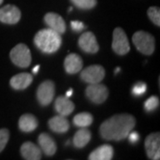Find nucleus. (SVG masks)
I'll return each instance as SVG.
<instances>
[{
  "label": "nucleus",
  "instance_id": "nucleus-1",
  "mask_svg": "<svg viewBox=\"0 0 160 160\" xmlns=\"http://www.w3.org/2000/svg\"><path fill=\"white\" fill-rule=\"evenodd\" d=\"M136 120L130 114H117L105 120L100 126V134L106 141L118 142L127 137L134 128Z\"/></svg>",
  "mask_w": 160,
  "mask_h": 160
},
{
  "label": "nucleus",
  "instance_id": "nucleus-2",
  "mask_svg": "<svg viewBox=\"0 0 160 160\" xmlns=\"http://www.w3.org/2000/svg\"><path fill=\"white\" fill-rule=\"evenodd\" d=\"M61 34L49 29L39 30L34 38L35 46L45 53H53L62 46Z\"/></svg>",
  "mask_w": 160,
  "mask_h": 160
},
{
  "label": "nucleus",
  "instance_id": "nucleus-3",
  "mask_svg": "<svg viewBox=\"0 0 160 160\" xmlns=\"http://www.w3.org/2000/svg\"><path fill=\"white\" fill-rule=\"evenodd\" d=\"M132 43L140 52L145 55H151L155 50V38L151 34L145 31H137L132 36Z\"/></svg>",
  "mask_w": 160,
  "mask_h": 160
},
{
  "label": "nucleus",
  "instance_id": "nucleus-4",
  "mask_svg": "<svg viewBox=\"0 0 160 160\" xmlns=\"http://www.w3.org/2000/svg\"><path fill=\"white\" fill-rule=\"evenodd\" d=\"M10 58L13 64L20 68H27L31 63V53L25 44H18L11 50Z\"/></svg>",
  "mask_w": 160,
  "mask_h": 160
},
{
  "label": "nucleus",
  "instance_id": "nucleus-5",
  "mask_svg": "<svg viewBox=\"0 0 160 160\" xmlns=\"http://www.w3.org/2000/svg\"><path fill=\"white\" fill-rule=\"evenodd\" d=\"M112 49L118 55H126L130 51V45L126 32L121 28H116L113 31Z\"/></svg>",
  "mask_w": 160,
  "mask_h": 160
},
{
  "label": "nucleus",
  "instance_id": "nucleus-6",
  "mask_svg": "<svg viewBox=\"0 0 160 160\" xmlns=\"http://www.w3.org/2000/svg\"><path fill=\"white\" fill-rule=\"evenodd\" d=\"M86 95L92 102L102 104L109 96V90L106 86L102 84H90L86 87Z\"/></svg>",
  "mask_w": 160,
  "mask_h": 160
},
{
  "label": "nucleus",
  "instance_id": "nucleus-7",
  "mask_svg": "<svg viewBox=\"0 0 160 160\" xmlns=\"http://www.w3.org/2000/svg\"><path fill=\"white\" fill-rule=\"evenodd\" d=\"M55 94V86L52 81L46 80L40 84L37 91V99L40 105L48 106L53 100Z\"/></svg>",
  "mask_w": 160,
  "mask_h": 160
},
{
  "label": "nucleus",
  "instance_id": "nucleus-8",
  "mask_svg": "<svg viewBox=\"0 0 160 160\" xmlns=\"http://www.w3.org/2000/svg\"><path fill=\"white\" fill-rule=\"evenodd\" d=\"M105 77V69L101 65H92L83 69L80 78L87 84H98Z\"/></svg>",
  "mask_w": 160,
  "mask_h": 160
},
{
  "label": "nucleus",
  "instance_id": "nucleus-9",
  "mask_svg": "<svg viewBox=\"0 0 160 160\" xmlns=\"http://www.w3.org/2000/svg\"><path fill=\"white\" fill-rule=\"evenodd\" d=\"M145 149L149 159L158 160L160 158V134L154 132L147 136L145 140Z\"/></svg>",
  "mask_w": 160,
  "mask_h": 160
},
{
  "label": "nucleus",
  "instance_id": "nucleus-10",
  "mask_svg": "<svg viewBox=\"0 0 160 160\" xmlns=\"http://www.w3.org/2000/svg\"><path fill=\"white\" fill-rule=\"evenodd\" d=\"M78 46L87 53H96L99 51L97 39L92 32L87 31L80 36Z\"/></svg>",
  "mask_w": 160,
  "mask_h": 160
},
{
  "label": "nucleus",
  "instance_id": "nucleus-11",
  "mask_svg": "<svg viewBox=\"0 0 160 160\" xmlns=\"http://www.w3.org/2000/svg\"><path fill=\"white\" fill-rule=\"evenodd\" d=\"M22 16L20 9L17 6L7 5L0 9V22L6 24L17 23Z\"/></svg>",
  "mask_w": 160,
  "mask_h": 160
},
{
  "label": "nucleus",
  "instance_id": "nucleus-12",
  "mask_svg": "<svg viewBox=\"0 0 160 160\" xmlns=\"http://www.w3.org/2000/svg\"><path fill=\"white\" fill-rule=\"evenodd\" d=\"M45 22L52 30L58 32L59 34H64L66 31V24L63 18L55 12H47L45 17Z\"/></svg>",
  "mask_w": 160,
  "mask_h": 160
},
{
  "label": "nucleus",
  "instance_id": "nucleus-13",
  "mask_svg": "<svg viewBox=\"0 0 160 160\" xmlns=\"http://www.w3.org/2000/svg\"><path fill=\"white\" fill-rule=\"evenodd\" d=\"M38 144H39L41 151L44 152V154L51 157L55 154L57 150V146L56 143L53 141V139L46 132H43L38 136Z\"/></svg>",
  "mask_w": 160,
  "mask_h": 160
},
{
  "label": "nucleus",
  "instance_id": "nucleus-14",
  "mask_svg": "<svg viewBox=\"0 0 160 160\" xmlns=\"http://www.w3.org/2000/svg\"><path fill=\"white\" fill-rule=\"evenodd\" d=\"M21 154L26 160H39L42 158V151L36 144L26 142L21 147Z\"/></svg>",
  "mask_w": 160,
  "mask_h": 160
},
{
  "label": "nucleus",
  "instance_id": "nucleus-15",
  "mask_svg": "<svg viewBox=\"0 0 160 160\" xmlns=\"http://www.w3.org/2000/svg\"><path fill=\"white\" fill-rule=\"evenodd\" d=\"M83 68V61L77 53H69L64 60V69L69 74H76Z\"/></svg>",
  "mask_w": 160,
  "mask_h": 160
},
{
  "label": "nucleus",
  "instance_id": "nucleus-16",
  "mask_svg": "<svg viewBox=\"0 0 160 160\" xmlns=\"http://www.w3.org/2000/svg\"><path fill=\"white\" fill-rule=\"evenodd\" d=\"M48 126L56 133H65L69 129V122L64 116L58 115L49 119Z\"/></svg>",
  "mask_w": 160,
  "mask_h": 160
},
{
  "label": "nucleus",
  "instance_id": "nucleus-17",
  "mask_svg": "<svg viewBox=\"0 0 160 160\" xmlns=\"http://www.w3.org/2000/svg\"><path fill=\"white\" fill-rule=\"evenodd\" d=\"M33 81V77L29 73H20L13 76L10 80V85L15 90H24L29 87Z\"/></svg>",
  "mask_w": 160,
  "mask_h": 160
},
{
  "label": "nucleus",
  "instance_id": "nucleus-18",
  "mask_svg": "<svg viewBox=\"0 0 160 160\" xmlns=\"http://www.w3.org/2000/svg\"><path fill=\"white\" fill-rule=\"evenodd\" d=\"M54 109L62 116H69L75 109L74 103L66 96H59L54 102Z\"/></svg>",
  "mask_w": 160,
  "mask_h": 160
},
{
  "label": "nucleus",
  "instance_id": "nucleus-19",
  "mask_svg": "<svg viewBox=\"0 0 160 160\" xmlns=\"http://www.w3.org/2000/svg\"><path fill=\"white\" fill-rule=\"evenodd\" d=\"M114 155V149L109 144H104L95 149L89 155L90 160H110Z\"/></svg>",
  "mask_w": 160,
  "mask_h": 160
},
{
  "label": "nucleus",
  "instance_id": "nucleus-20",
  "mask_svg": "<svg viewBox=\"0 0 160 160\" xmlns=\"http://www.w3.org/2000/svg\"><path fill=\"white\" fill-rule=\"evenodd\" d=\"M38 122L34 115L24 114L19 119V128L24 132H31L36 130Z\"/></svg>",
  "mask_w": 160,
  "mask_h": 160
},
{
  "label": "nucleus",
  "instance_id": "nucleus-21",
  "mask_svg": "<svg viewBox=\"0 0 160 160\" xmlns=\"http://www.w3.org/2000/svg\"><path fill=\"white\" fill-rule=\"evenodd\" d=\"M92 134L86 127H83L75 133L73 137V145L77 149H82L86 147L91 141Z\"/></svg>",
  "mask_w": 160,
  "mask_h": 160
},
{
  "label": "nucleus",
  "instance_id": "nucleus-22",
  "mask_svg": "<svg viewBox=\"0 0 160 160\" xmlns=\"http://www.w3.org/2000/svg\"><path fill=\"white\" fill-rule=\"evenodd\" d=\"M92 121H93V118L90 113L82 112L75 116L73 118V124L77 127L83 128V127H88L91 126Z\"/></svg>",
  "mask_w": 160,
  "mask_h": 160
},
{
  "label": "nucleus",
  "instance_id": "nucleus-23",
  "mask_svg": "<svg viewBox=\"0 0 160 160\" xmlns=\"http://www.w3.org/2000/svg\"><path fill=\"white\" fill-rule=\"evenodd\" d=\"M72 4L80 9H92L97 4V0H70Z\"/></svg>",
  "mask_w": 160,
  "mask_h": 160
},
{
  "label": "nucleus",
  "instance_id": "nucleus-24",
  "mask_svg": "<svg viewBox=\"0 0 160 160\" xmlns=\"http://www.w3.org/2000/svg\"><path fill=\"white\" fill-rule=\"evenodd\" d=\"M148 16L157 26H160V9L157 6H151L148 9Z\"/></svg>",
  "mask_w": 160,
  "mask_h": 160
},
{
  "label": "nucleus",
  "instance_id": "nucleus-25",
  "mask_svg": "<svg viewBox=\"0 0 160 160\" xmlns=\"http://www.w3.org/2000/svg\"><path fill=\"white\" fill-rule=\"evenodd\" d=\"M158 105H159L158 98L157 96H151L144 102V109L147 112H152L155 109H158Z\"/></svg>",
  "mask_w": 160,
  "mask_h": 160
},
{
  "label": "nucleus",
  "instance_id": "nucleus-26",
  "mask_svg": "<svg viewBox=\"0 0 160 160\" xmlns=\"http://www.w3.org/2000/svg\"><path fill=\"white\" fill-rule=\"evenodd\" d=\"M147 91V85L145 83H142V82H140V83H137L135 84L132 89V92L134 96H142V94H144Z\"/></svg>",
  "mask_w": 160,
  "mask_h": 160
},
{
  "label": "nucleus",
  "instance_id": "nucleus-27",
  "mask_svg": "<svg viewBox=\"0 0 160 160\" xmlns=\"http://www.w3.org/2000/svg\"><path fill=\"white\" fill-rule=\"evenodd\" d=\"M9 136H10V133L7 129L6 128L0 129V152H2L3 149L6 148V144L9 140Z\"/></svg>",
  "mask_w": 160,
  "mask_h": 160
},
{
  "label": "nucleus",
  "instance_id": "nucleus-28",
  "mask_svg": "<svg viewBox=\"0 0 160 160\" xmlns=\"http://www.w3.org/2000/svg\"><path fill=\"white\" fill-rule=\"evenodd\" d=\"M70 27L76 32H80V31H82L83 29H85L86 26H85V24L82 22H79V21H72L70 22Z\"/></svg>",
  "mask_w": 160,
  "mask_h": 160
},
{
  "label": "nucleus",
  "instance_id": "nucleus-29",
  "mask_svg": "<svg viewBox=\"0 0 160 160\" xmlns=\"http://www.w3.org/2000/svg\"><path fill=\"white\" fill-rule=\"evenodd\" d=\"M127 137H128V141L131 143H136L139 141V139H140V135H139V133H138L137 132H132V130L128 133Z\"/></svg>",
  "mask_w": 160,
  "mask_h": 160
},
{
  "label": "nucleus",
  "instance_id": "nucleus-30",
  "mask_svg": "<svg viewBox=\"0 0 160 160\" xmlns=\"http://www.w3.org/2000/svg\"><path fill=\"white\" fill-rule=\"evenodd\" d=\"M72 94H73V90H72V89H69V91L66 92V97H68V98L71 97V96H72Z\"/></svg>",
  "mask_w": 160,
  "mask_h": 160
},
{
  "label": "nucleus",
  "instance_id": "nucleus-31",
  "mask_svg": "<svg viewBox=\"0 0 160 160\" xmlns=\"http://www.w3.org/2000/svg\"><path fill=\"white\" fill-rule=\"evenodd\" d=\"M39 68H40L39 65H37L36 67H34V68H33V70H32V71H33V73H34V74H37V73L38 72V70H39Z\"/></svg>",
  "mask_w": 160,
  "mask_h": 160
},
{
  "label": "nucleus",
  "instance_id": "nucleus-32",
  "mask_svg": "<svg viewBox=\"0 0 160 160\" xmlns=\"http://www.w3.org/2000/svg\"><path fill=\"white\" fill-rule=\"evenodd\" d=\"M120 71V68H117L116 70H115V74H117V73H118Z\"/></svg>",
  "mask_w": 160,
  "mask_h": 160
},
{
  "label": "nucleus",
  "instance_id": "nucleus-33",
  "mask_svg": "<svg viewBox=\"0 0 160 160\" xmlns=\"http://www.w3.org/2000/svg\"><path fill=\"white\" fill-rule=\"evenodd\" d=\"M70 11H72V7H70V8L69 9V12H70Z\"/></svg>",
  "mask_w": 160,
  "mask_h": 160
},
{
  "label": "nucleus",
  "instance_id": "nucleus-34",
  "mask_svg": "<svg viewBox=\"0 0 160 160\" xmlns=\"http://www.w3.org/2000/svg\"><path fill=\"white\" fill-rule=\"evenodd\" d=\"M2 3H3V0H0V5H1Z\"/></svg>",
  "mask_w": 160,
  "mask_h": 160
}]
</instances>
